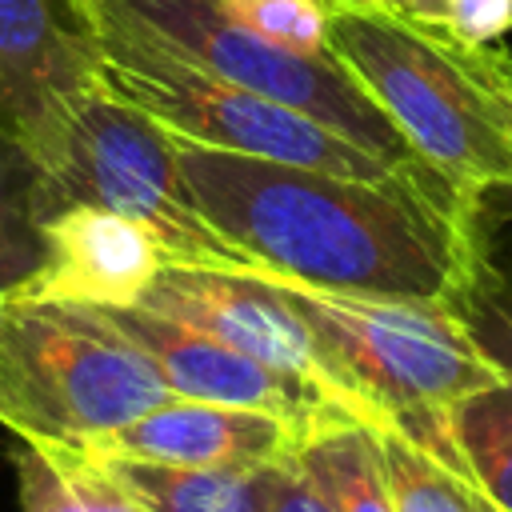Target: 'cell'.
<instances>
[{
	"instance_id": "6da1fadb",
	"label": "cell",
	"mask_w": 512,
	"mask_h": 512,
	"mask_svg": "<svg viewBox=\"0 0 512 512\" xmlns=\"http://www.w3.org/2000/svg\"><path fill=\"white\" fill-rule=\"evenodd\" d=\"M184 188L244 272L280 284L460 304L484 272L476 212L408 180H360L176 140Z\"/></svg>"
},
{
	"instance_id": "7a4b0ae2",
	"label": "cell",
	"mask_w": 512,
	"mask_h": 512,
	"mask_svg": "<svg viewBox=\"0 0 512 512\" xmlns=\"http://www.w3.org/2000/svg\"><path fill=\"white\" fill-rule=\"evenodd\" d=\"M328 56L476 212L512 184V52L460 44L392 8L328 4Z\"/></svg>"
},
{
	"instance_id": "3957f363",
	"label": "cell",
	"mask_w": 512,
	"mask_h": 512,
	"mask_svg": "<svg viewBox=\"0 0 512 512\" xmlns=\"http://www.w3.org/2000/svg\"><path fill=\"white\" fill-rule=\"evenodd\" d=\"M280 288L308 324L336 392L368 428L388 424L440 460L468 468L452 440V412L500 388L508 368L476 340L460 308Z\"/></svg>"
},
{
	"instance_id": "277c9868",
	"label": "cell",
	"mask_w": 512,
	"mask_h": 512,
	"mask_svg": "<svg viewBox=\"0 0 512 512\" xmlns=\"http://www.w3.org/2000/svg\"><path fill=\"white\" fill-rule=\"evenodd\" d=\"M172 392L108 312L8 300L0 312V424L16 440L88 448Z\"/></svg>"
},
{
	"instance_id": "5b68a950",
	"label": "cell",
	"mask_w": 512,
	"mask_h": 512,
	"mask_svg": "<svg viewBox=\"0 0 512 512\" xmlns=\"http://www.w3.org/2000/svg\"><path fill=\"white\" fill-rule=\"evenodd\" d=\"M88 12H92L96 28L128 32V36L156 44L168 56L200 68L212 80H224L232 88L288 104V108L328 124L332 132L348 136L364 152L380 156L396 172H404L436 192L460 196L456 188H448L436 172H428L412 156V148L388 124V116L368 100V92L328 52L304 56V52L280 48V44L232 24L216 0H88Z\"/></svg>"
},
{
	"instance_id": "8992f818",
	"label": "cell",
	"mask_w": 512,
	"mask_h": 512,
	"mask_svg": "<svg viewBox=\"0 0 512 512\" xmlns=\"http://www.w3.org/2000/svg\"><path fill=\"white\" fill-rule=\"evenodd\" d=\"M92 204L148 224L176 264H244L196 212L180 160L176 136L144 108L124 100L108 76L76 108L56 152L36 168V224L60 208Z\"/></svg>"
},
{
	"instance_id": "52a82bcc",
	"label": "cell",
	"mask_w": 512,
	"mask_h": 512,
	"mask_svg": "<svg viewBox=\"0 0 512 512\" xmlns=\"http://www.w3.org/2000/svg\"><path fill=\"white\" fill-rule=\"evenodd\" d=\"M104 44V76L108 84L144 108L152 120H160L176 140L216 148V152H236L252 160H272V164H296V168H320L336 176H360V180H408L440 200H452L460 208H472L468 200L452 192H436L380 156L364 152L348 136L332 132L328 124L276 104L268 96L232 88L224 80L204 76L200 68L168 56L156 44H144L128 32L116 28H96ZM476 212V208H472Z\"/></svg>"
},
{
	"instance_id": "ba28073f",
	"label": "cell",
	"mask_w": 512,
	"mask_h": 512,
	"mask_svg": "<svg viewBox=\"0 0 512 512\" xmlns=\"http://www.w3.org/2000/svg\"><path fill=\"white\" fill-rule=\"evenodd\" d=\"M88 0H0V132L40 168L104 84Z\"/></svg>"
},
{
	"instance_id": "9c48e42d",
	"label": "cell",
	"mask_w": 512,
	"mask_h": 512,
	"mask_svg": "<svg viewBox=\"0 0 512 512\" xmlns=\"http://www.w3.org/2000/svg\"><path fill=\"white\" fill-rule=\"evenodd\" d=\"M140 308H152L168 320L208 332L212 340L228 344L232 352L336 396L352 412V404L336 392L308 324L300 320V312L292 308L284 288L260 272L168 260L160 268V276L152 280V288L144 292Z\"/></svg>"
},
{
	"instance_id": "30bf717a",
	"label": "cell",
	"mask_w": 512,
	"mask_h": 512,
	"mask_svg": "<svg viewBox=\"0 0 512 512\" xmlns=\"http://www.w3.org/2000/svg\"><path fill=\"white\" fill-rule=\"evenodd\" d=\"M100 312H108V320L140 344V352L156 364V372L172 396L268 412V416H280L292 428H300L304 440L320 428L356 420V412H348L336 396H328L312 384H300L292 376H280V372L232 352L228 344L212 340L208 332H196V328L168 320L152 308L132 304V308H100Z\"/></svg>"
},
{
	"instance_id": "8fae6325",
	"label": "cell",
	"mask_w": 512,
	"mask_h": 512,
	"mask_svg": "<svg viewBox=\"0 0 512 512\" xmlns=\"http://www.w3.org/2000/svg\"><path fill=\"white\" fill-rule=\"evenodd\" d=\"M168 264L164 240L120 212L72 204L40 220V264L8 300L132 308Z\"/></svg>"
},
{
	"instance_id": "7c38bea8",
	"label": "cell",
	"mask_w": 512,
	"mask_h": 512,
	"mask_svg": "<svg viewBox=\"0 0 512 512\" xmlns=\"http://www.w3.org/2000/svg\"><path fill=\"white\" fill-rule=\"evenodd\" d=\"M300 444V428L280 416L168 396L80 452L172 468H268L292 460Z\"/></svg>"
},
{
	"instance_id": "4fadbf2b",
	"label": "cell",
	"mask_w": 512,
	"mask_h": 512,
	"mask_svg": "<svg viewBox=\"0 0 512 512\" xmlns=\"http://www.w3.org/2000/svg\"><path fill=\"white\" fill-rule=\"evenodd\" d=\"M476 340L508 368V380L492 392L464 400L452 412V440L468 460L472 476L512 508V284L484 276L456 304Z\"/></svg>"
},
{
	"instance_id": "5bb4252c",
	"label": "cell",
	"mask_w": 512,
	"mask_h": 512,
	"mask_svg": "<svg viewBox=\"0 0 512 512\" xmlns=\"http://www.w3.org/2000/svg\"><path fill=\"white\" fill-rule=\"evenodd\" d=\"M92 456V452H88ZM136 504V512H268L272 472L268 468H172L120 456H92ZM284 464V460H280Z\"/></svg>"
},
{
	"instance_id": "9a60e30c",
	"label": "cell",
	"mask_w": 512,
	"mask_h": 512,
	"mask_svg": "<svg viewBox=\"0 0 512 512\" xmlns=\"http://www.w3.org/2000/svg\"><path fill=\"white\" fill-rule=\"evenodd\" d=\"M12 472L20 512H136L104 464L80 448L16 440Z\"/></svg>"
},
{
	"instance_id": "2e32d148",
	"label": "cell",
	"mask_w": 512,
	"mask_h": 512,
	"mask_svg": "<svg viewBox=\"0 0 512 512\" xmlns=\"http://www.w3.org/2000/svg\"><path fill=\"white\" fill-rule=\"evenodd\" d=\"M296 464L332 512H396L384 460L368 424L344 420L312 432L296 448Z\"/></svg>"
},
{
	"instance_id": "e0dca14e",
	"label": "cell",
	"mask_w": 512,
	"mask_h": 512,
	"mask_svg": "<svg viewBox=\"0 0 512 512\" xmlns=\"http://www.w3.org/2000/svg\"><path fill=\"white\" fill-rule=\"evenodd\" d=\"M372 436L384 460L396 512H512L472 476V468L440 460L436 452L420 448L388 424L372 428Z\"/></svg>"
},
{
	"instance_id": "ac0fdd59",
	"label": "cell",
	"mask_w": 512,
	"mask_h": 512,
	"mask_svg": "<svg viewBox=\"0 0 512 512\" xmlns=\"http://www.w3.org/2000/svg\"><path fill=\"white\" fill-rule=\"evenodd\" d=\"M40 264V224H36V168L0 132V272L16 284Z\"/></svg>"
},
{
	"instance_id": "d6986e66",
	"label": "cell",
	"mask_w": 512,
	"mask_h": 512,
	"mask_svg": "<svg viewBox=\"0 0 512 512\" xmlns=\"http://www.w3.org/2000/svg\"><path fill=\"white\" fill-rule=\"evenodd\" d=\"M216 4L232 24L280 48L304 56L328 52V0H216Z\"/></svg>"
},
{
	"instance_id": "ffe728a7",
	"label": "cell",
	"mask_w": 512,
	"mask_h": 512,
	"mask_svg": "<svg viewBox=\"0 0 512 512\" xmlns=\"http://www.w3.org/2000/svg\"><path fill=\"white\" fill-rule=\"evenodd\" d=\"M404 16L472 48L512 36V0H408Z\"/></svg>"
},
{
	"instance_id": "44dd1931",
	"label": "cell",
	"mask_w": 512,
	"mask_h": 512,
	"mask_svg": "<svg viewBox=\"0 0 512 512\" xmlns=\"http://www.w3.org/2000/svg\"><path fill=\"white\" fill-rule=\"evenodd\" d=\"M268 512H332V508L316 492V484L300 472V464L292 456V460L276 464V472H272V504H268Z\"/></svg>"
},
{
	"instance_id": "7402d4cb",
	"label": "cell",
	"mask_w": 512,
	"mask_h": 512,
	"mask_svg": "<svg viewBox=\"0 0 512 512\" xmlns=\"http://www.w3.org/2000/svg\"><path fill=\"white\" fill-rule=\"evenodd\" d=\"M500 232H512V184L500 188V192H492V196H484L480 200V212H476V236H480V244L488 236H500ZM484 272H496V276H508L512 280V260H492V264H484Z\"/></svg>"
},
{
	"instance_id": "603a6c76",
	"label": "cell",
	"mask_w": 512,
	"mask_h": 512,
	"mask_svg": "<svg viewBox=\"0 0 512 512\" xmlns=\"http://www.w3.org/2000/svg\"><path fill=\"white\" fill-rule=\"evenodd\" d=\"M328 4H368V8H392V12L408 8V0H328Z\"/></svg>"
},
{
	"instance_id": "cb8c5ba5",
	"label": "cell",
	"mask_w": 512,
	"mask_h": 512,
	"mask_svg": "<svg viewBox=\"0 0 512 512\" xmlns=\"http://www.w3.org/2000/svg\"><path fill=\"white\" fill-rule=\"evenodd\" d=\"M8 292H12V280L0 272V312H4V304H8Z\"/></svg>"
}]
</instances>
